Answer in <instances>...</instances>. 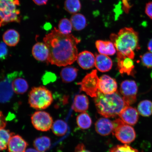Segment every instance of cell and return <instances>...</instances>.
I'll list each match as a JSON object with an SVG mask.
<instances>
[{"mask_svg":"<svg viewBox=\"0 0 152 152\" xmlns=\"http://www.w3.org/2000/svg\"><path fill=\"white\" fill-rule=\"evenodd\" d=\"M80 41L72 34L64 35L55 28L43 39L49 50L47 62L60 66L73 63L77 60V45Z\"/></svg>","mask_w":152,"mask_h":152,"instance_id":"6da1fadb","label":"cell"},{"mask_svg":"<svg viewBox=\"0 0 152 152\" xmlns=\"http://www.w3.org/2000/svg\"><path fill=\"white\" fill-rule=\"evenodd\" d=\"M110 39L116 49L117 56L133 59L135 56L134 51L140 48L138 33L132 28H121L117 34H111Z\"/></svg>","mask_w":152,"mask_h":152,"instance_id":"7a4b0ae2","label":"cell"},{"mask_svg":"<svg viewBox=\"0 0 152 152\" xmlns=\"http://www.w3.org/2000/svg\"><path fill=\"white\" fill-rule=\"evenodd\" d=\"M94 101L98 113L107 118L117 117L130 106L117 91L113 94H104L98 90Z\"/></svg>","mask_w":152,"mask_h":152,"instance_id":"3957f363","label":"cell"},{"mask_svg":"<svg viewBox=\"0 0 152 152\" xmlns=\"http://www.w3.org/2000/svg\"><path fill=\"white\" fill-rule=\"evenodd\" d=\"M19 0H0V27L9 23L20 21Z\"/></svg>","mask_w":152,"mask_h":152,"instance_id":"277c9868","label":"cell"},{"mask_svg":"<svg viewBox=\"0 0 152 152\" xmlns=\"http://www.w3.org/2000/svg\"><path fill=\"white\" fill-rule=\"evenodd\" d=\"M53 101L52 92L44 86L33 87L28 94V103L31 107L36 110L47 109Z\"/></svg>","mask_w":152,"mask_h":152,"instance_id":"5b68a950","label":"cell"},{"mask_svg":"<svg viewBox=\"0 0 152 152\" xmlns=\"http://www.w3.org/2000/svg\"><path fill=\"white\" fill-rule=\"evenodd\" d=\"M114 129L113 134L122 143L128 144L134 142L136 134L134 129L131 125L125 123L120 118L113 121Z\"/></svg>","mask_w":152,"mask_h":152,"instance_id":"8992f818","label":"cell"},{"mask_svg":"<svg viewBox=\"0 0 152 152\" xmlns=\"http://www.w3.org/2000/svg\"><path fill=\"white\" fill-rule=\"evenodd\" d=\"M99 79L96 70H93L87 74L80 83L77 85L80 86L82 91L92 97H96L98 91V83Z\"/></svg>","mask_w":152,"mask_h":152,"instance_id":"52a82bcc","label":"cell"},{"mask_svg":"<svg viewBox=\"0 0 152 152\" xmlns=\"http://www.w3.org/2000/svg\"><path fill=\"white\" fill-rule=\"evenodd\" d=\"M31 121L34 128L41 132L49 131L53 124L52 117L49 113L44 111L35 112L31 115Z\"/></svg>","mask_w":152,"mask_h":152,"instance_id":"ba28073f","label":"cell"},{"mask_svg":"<svg viewBox=\"0 0 152 152\" xmlns=\"http://www.w3.org/2000/svg\"><path fill=\"white\" fill-rule=\"evenodd\" d=\"M138 89L137 85L134 80H125L121 83V94L124 99L129 105L136 102Z\"/></svg>","mask_w":152,"mask_h":152,"instance_id":"9c48e42d","label":"cell"},{"mask_svg":"<svg viewBox=\"0 0 152 152\" xmlns=\"http://www.w3.org/2000/svg\"><path fill=\"white\" fill-rule=\"evenodd\" d=\"M22 74L18 72H14L8 74L5 79L0 82V102H5L10 99L13 94L12 81Z\"/></svg>","mask_w":152,"mask_h":152,"instance_id":"30bf717a","label":"cell"},{"mask_svg":"<svg viewBox=\"0 0 152 152\" xmlns=\"http://www.w3.org/2000/svg\"><path fill=\"white\" fill-rule=\"evenodd\" d=\"M117 83L115 79L107 75L101 77L98 83V90L104 94H111L116 92Z\"/></svg>","mask_w":152,"mask_h":152,"instance_id":"8fae6325","label":"cell"},{"mask_svg":"<svg viewBox=\"0 0 152 152\" xmlns=\"http://www.w3.org/2000/svg\"><path fill=\"white\" fill-rule=\"evenodd\" d=\"M139 114L136 108L129 106L121 112L119 116L125 123L132 126L137 123L139 118Z\"/></svg>","mask_w":152,"mask_h":152,"instance_id":"7c38bea8","label":"cell"},{"mask_svg":"<svg viewBox=\"0 0 152 152\" xmlns=\"http://www.w3.org/2000/svg\"><path fill=\"white\" fill-rule=\"evenodd\" d=\"M95 128L99 134L102 136H107L113 132V122L107 118H102L95 123Z\"/></svg>","mask_w":152,"mask_h":152,"instance_id":"4fadbf2b","label":"cell"},{"mask_svg":"<svg viewBox=\"0 0 152 152\" xmlns=\"http://www.w3.org/2000/svg\"><path fill=\"white\" fill-rule=\"evenodd\" d=\"M117 66L121 74H126L129 75H134V66L132 59L128 57L117 56Z\"/></svg>","mask_w":152,"mask_h":152,"instance_id":"5bb4252c","label":"cell"},{"mask_svg":"<svg viewBox=\"0 0 152 152\" xmlns=\"http://www.w3.org/2000/svg\"><path fill=\"white\" fill-rule=\"evenodd\" d=\"M28 145L27 142L21 136L14 135L11 137L8 145L9 152H24Z\"/></svg>","mask_w":152,"mask_h":152,"instance_id":"9a60e30c","label":"cell"},{"mask_svg":"<svg viewBox=\"0 0 152 152\" xmlns=\"http://www.w3.org/2000/svg\"><path fill=\"white\" fill-rule=\"evenodd\" d=\"M77 62L80 67L84 69H89L94 67L95 65L94 55L88 51H84L78 55Z\"/></svg>","mask_w":152,"mask_h":152,"instance_id":"2e32d148","label":"cell"},{"mask_svg":"<svg viewBox=\"0 0 152 152\" xmlns=\"http://www.w3.org/2000/svg\"><path fill=\"white\" fill-rule=\"evenodd\" d=\"M32 53L36 60L41 62L47 61L49 50L45 43L41 42L36 43L32 48Z\"/></svg>","mask_w":152,"mask_h":152,"instance_id":"e0dca14e","label":"cell"},{"mask_svg":"<svg viewBox=\"0 0 152 152\" xmlns=\"http://www.w3.org/2000/svg\"><path fill=\"white\" fill-rule=\"evenodd\" d=\"M95 66L99 71L105 72L109 71L113 66V62L109 56L103 54H96Z\"/></svg>","mask_w":152,"mask_h":152,"instance_id":"ac0fdd59","label":"cell"},{"mask_svg":"<svg viewBox=\"0 0 152 152\" xmlns=\"http://www.w3.org/2000/svg\"><path fill=\"white\" fill-rule=\"evenodd\" d=\"M96 46L100 54L106 56H113L116 52L113 43L110 41L99 40L96 42Z\"/></svg>","mask_w":152,"mask_h":152,"instance_id":"d6986e66","label":"cell"},{"mask_svg":"<svg viewBox=\"0 0 152 152\" xmlns=\"http://www.w3.org/2000/svg\"><path fill=\"white\" fill-rule=\"evenodd\" d=\"M89 100L86 96L84 94L77 95L74 99L73 109L77 113H84L88 109Z\"/></svg>","mask_w":152,"mask_h":152,"instance_id":"ffe728a7","label":"cell"},{"mask_svg":"<svg viewBox=\"0 0 152 152\" xmlns=\"http://www.w3.org/2000/svg\"><path fill=\"white\" fill-rule=\"evenodd\" d=\"M4 42L10 47L16 46L19 42L20 35L16 30L11 29L7 30L3 36Z\"/></svg>","mask_w":152,"mask_h":152,"instance_id":"44dd1931","label":"cell"},{"mask_svg":"<svg viewBox=\"0 0 152 152\" xmlns=\"http://www.w3.org/2000/svg\"><path fill=\"white\" fill-rule=\"evenodd\" d=\"M78 71L77 68L72 66L62 68L60 75L63 82L69 83L75 80L77 77Z\"/></svg>","mask_w":152,"mask_h":152,"instance_id":"7402d4cb","label":"cell"},{"mask_svg":"<svg viewBox=\"0 0 152 152\" xmlns=\"http://www.w3.org/2000/svg\"><path fill=\"white\" fill-rule=\"evenodd\" d=\"M13 91L17 94H23L27 91L28 85L25 79L21 77H16L12 83Z\"/></svg>","mask_w":152,"mask_h":152,"instance_id":"603a6c76","label":"cell"},{"mask_svg":"<svg viewBox=\"0 0 152 152\" xmlns=\"http://www.w3.org/2000/svg\"><path fill=\"white\" fill-rule=\"evenodd\" d=\"M71 21L73 28L76 31H80L87 26L86 18L83 15L80 14H75L72 15Z\"/></svg>","mask_w":152,"mask_h":152,"instance_id":"cb8c5ba5","label":"cell"},{"mask_svg":"<svg viewBox=\"0 0 152 152\" xmlns=\"http://www.w3.org/2000/svg\"><path fill=\"white\" fill-rule=\"evenodd\" d=\"M34 145L39 152H45L50 147V138L47 136H42L36 138L34 140Z\"/></svg>","mask_w":152,"mask_h":152,"instance_id":"d4e9b609","label":"cell"},{"mask_svg":"<svg viewBox=\"0 0 152 152\" xmlns=\"http://www.w3.org/2000/svg\"><path fill=\"white\" fill-rule=\"evenodd\" d=\"M137 110L142 116H150L152 115V102L148 100L142 101L138 104Z\"/></svg>","mask_w":152,"mask_h":152,"instance_id":"484cf974","label":"cell"},{"mask_svg":"<svg viewBox=\"0 0 152 152\" xmlns=\"http://www.w3.org/2000/svg\"><path fill=\"white\" fill-rule=\"evenodd\" d=\"M53 132L56 135L61 136L64 135L68 130V126L65 121L62 120H58L53 124Z\"/></svg>","mask_w":152,"mask_h":152,"instance_id":"4316f807","label":"cell"},{"mask_svg":"<svg viewBox=\"0 0 152 152\" xmlns=\"http://www.w3.org/2000/svg\"><path fill=\"white\" fill-rule=\"evenodd\" d=\"M77 122L79 128L83 130L89 129L92 124V119L90 115L85 112L77 116Z\"/></svg>","mask_w":152,"mask_h":152,"instance_id":"83f0119b","label":"cell"},{"mask_svg":"<svg viewBox=\"0 0 152 152\" xmlns=\"http://www.w3.org/2000/svg\"><path fill=\"white\" fill-rule=\"evenodd\" d=\"M14 134L4 128L0 129V151L7 149L9 140Z\"/></svg>","mask_w":152,"mask_h":152,"instance_id":"f1b7e54d","label":"cell"},{"mask_svg":"<svg viewBox=\"0 0 152 152\" xmlns=\"http://www.w3.org/2000/svg\"><path fill=\"white\" fill-rule=\"evenodd\" d=\"M81 7L80 0H66L64 3V8L71 14H76L80 10Z\"/></svg>","mask_w":152,"mask_h":152,"instance_id":"f546056e","label":"cell"},{"mask_svg":"<svg viewBox=\"0 0 152 152\" xmlns=\"http://www.w3.org/2000/svg\"><path fill=\"white\" fill-rule=\"evenodd\" d=\"M73 28L71 20L64 18L60 21L58 29L60 33L64 35H68L71 33Z\"/></svg>","mask_w":152,"mask_h":152,"instance_id":"4dcf8cb0","label":"cell"},{"mask_svg":"<svg viewBox=\"0 0 152 152\" xmlns=\"http://www.w3.org/2000/svg\"><path fill=\"white\" fill-rule=\"evenodd\" d=\"M109 152H140L137 149L128 144L117 145L112 148Z\"/></svg>","mask_w":152,"mask_h":152,"instance_id":"1f68e13d","label":"cell"},{"mask_svg":"<svg viewBox=\"0 0 152 152\" xmlns=\"http://www.w3.org/2000/svg\"><path fill=\"white\" fill-rule=\"evenodd\" d=\"M142 63L148 68H152V53L148 52L141 56Z\"/></svg>","mask_w":152,"mask_h":152,"instance_id":"d6a6232c","label":"cell"},{"mask_svg":"<svg viewBox=\"0 0 152 152\" xmlns=\"http://www.w3.org/2000/svg\"><path fill=\"white\" fill-rule=\"evenodd\" d=\"M56 77L54 74L51 72H47L42 77V81L44 84L53 82L56 80Z\"/></svg>","mask_w":152,"mask_h":152,"instance_id":"836d02e7","label":"cell"},{"mask_svg":"<svg viewBox=\"0 0 152 152\" xmlns=\"http://www.w3.org/2000/svg\"><path fill=\"white\" fill-rule=\"evenodd\" d=\"M8 55V49L5 43H0V60H4Z\"/></svg>","mask_w":152,"mask_h":152,"instance_id":"e575fe53","label":"cell"},{"mask_svg":"<svg viewBox=\"0 0 152 152\" xmlns=\"http://www.w3.org/2000/svg\"><path fill=\"white\" fill-rule=\"evenodd\" d=\"M145 13L147 16L152 20V1L149 2L146 4Z\"/></svg>","mask_w":152,"mask_h":152,"instance_id":"d590c367","label":"cell"},{"mask_svg":"<svg viewBox=\"0 0 152 152\" xmlns=\"http://www.w3.org/2000/svg\"><path fill=\"white\" fill-rule=\"evenodd\" d=\"M74 152H91L86 149L84 144L82 143L78 144L76 147Z\"/></svg>","mask_w":152,"mask_h":152,"instance_id":"8d00e7d4","label":"cell"},{"mask_svg":"<svg viewBox=\"0 0 152 152\" xmlns=\"http://www.w3.org/2000/svg\"><path fill=\"white\" fill-rule=\"evenodd\" d=\"M6 124L7 121L4 116L2 113L0 111V129L4 128Z\"/></svg>","mask_w":152,"mask_h":152,"instance_id":"74e56055","label":"cell"},{"mask_svg":"<svg viewBox=\"0 0 152 152\" xmlns=\"http://www.w3.org/2000/svg\"><path fill=\"white\" fill-rule=\"evenodd\" d=\"M33 1L38 5H43L46 4L48 0H33Z\"/></svg>","mask_w":152,"mask_h":152,"instance_id":"f35d334b","label":"cell"},{"mask_svg":"<svg viewBox=\"0 0 152 152\" xmlns=\"http://www.w3.org/2000/svg\"><path fill=\"white\" fill-rule=\"evenodd\" d=\"M148 48L150 52L152 53V38L148 43Z\"/></svg>","mask_w":152,"mask_h":152,"instance_id":"ab89813d","label":"cell"},{"mask_svg":"<svg viewBox=\"0 0 152 152\" xmlns=\"http://www.w3.org/2000/svg\"><path fill=\"white\" fill-rule=\"evenodd\" d=\"M24 152H39L36 149H33V148H29V149L26 150Z\"/></svg>","mask_w":152,"mask_h":152,"instance_id":"60d3db41","label":"cell"}]
</instances>
